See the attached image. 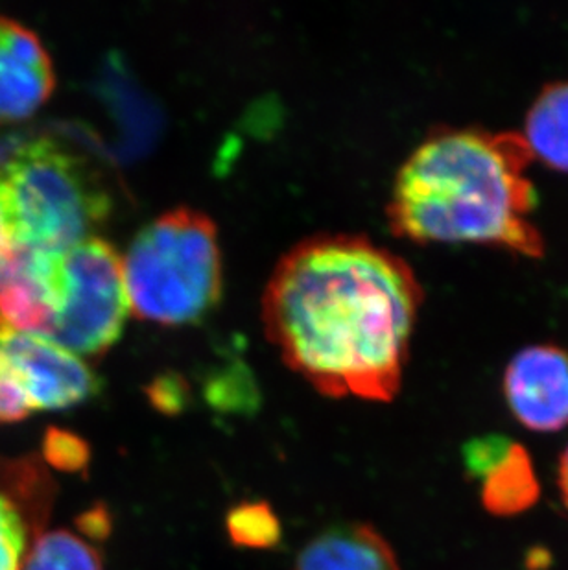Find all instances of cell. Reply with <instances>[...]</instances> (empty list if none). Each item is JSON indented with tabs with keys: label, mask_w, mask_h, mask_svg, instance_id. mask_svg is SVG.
<instances>
[{
	"label": "cell",
	"mask_w": 568,
	"mask_h": 570,
	"mask_svg": "<svg viewBox=\"0 0 568 570\" xmlns=\"http://www.w3.org/2000/svg\"><path fill=\"white\" fill-rule=\"evenodd\" d=\"M423 292L390 249L356 235L306 238L281 258L263 317L284 362L331 397L390 401Z\"/></svg>",
	"instance_id": "cell-1"
},
{
	"label": "cell",
	"mask_w": 568,
	"mask_h": 570,
	"mask_svg": "<svg viewBox=\"0 0 568 570\" xmlns=\"http://www.w3.org/2000/svg\"><path fill=\"white\" fill-rule=\"evenodd\" d=\"M531 157L515 131H432L393 181L390 226L418 243L499 244L541 257L545 243L531 220L536 187L526 176Z\"/></svg>",
	"instance_id": "cell-2"
},
{
	"label": "cell",
	"mask_w": 568,
	"mask_h": 570,
	"mask_svg": "<svg viewBox=\"0 0 568 570\" xmlns=\"http://www.w3.org/2000/svg\"><path fill=\"white\" fill-rule=\"evenodd\" d=\"M2 187L17 240L47 254L92 237L114 209L98 168L52 135L6 139Z\"/></svg>",
	"instance_id": "cell-3"
},
{
	"label": "cell",
	"mask_w": 568,
	"mask_h": 570,
	"mask_svg": "<svg viewBox=\"0 0 568 570\" xmlns=\"http://www.w3.org/2000/svg\"><path fill=\"white\" fill-rule=\"evenodd\" d=\"M129 308L159 325L193 323L222 294V254L215 222L177 207L146 224L123 257Z\"/></svg>",
	"instance_id": "cell-4"
},
{
	"label": "cell",
	"mask_w": 568,
	"mask_h": 570,
	"mask_svg": "<svg viewBox=\"0 0 568 570\" xmlns=\"http://www.w3.org/2000/svg\"><path fill=\"white\" fill-rule=\"evenodd\" d=\"M129 299L123 257L100 237L58 255V302L52 342L78 356H100L120 338Z\"/></svg>",
	"instance_id": "cell-5"
},
{
	"label": "cell",
	"mask_w": 568,
	"mask_h": 570,
	"mask_svg": "<svg viewBox=\"0 0 568 570\" xmlns=\"http://www.w3.org/2000/svg\"><path fill=\"white\" fill-rule=\"evenodd\" d=\"M0 347L21 375L33 410H65L97 397L102 379L49 336L0 328Z\"/></svg>",
	"instance_id": "cell-6"
},
{
	"label": "cell",
	"mask_w": 568,
	"mask_h": 570,
	"mask_svg": "<svg viewBox=\"0 0 568 570\" xmlns=\"http://www.w3.org/2000/svg\"><path fill=\"white\" fill-rule=\"evenodd\" d=\"M508 406L520 425L558 432L568 425V353L556 345H530L505 373Z\"/></svg>",
	"instance_id": "cell-7"
},
{
	"label": "cell",
	"mask_w": 568,
	"mask_h": 570,
	"mask_svg": "<svg viewBox=\"0 0 568 570\" xmlns=\"http://www.w3.org/2000/svg\"><path fill=\"white\" fill-rule=\"evenodd\" d=\"M55 86V65L38 33L0 16V125L36 114Z\"/></svg>",
	"instance_id": "cell-8"
},
{
	"label": "cell",
	"mask_w": 568,
	"mask_h": 570,
	"mask_svg": "<svg viewBox=\"0 0 568 570\" xmlns=\"http://www.w3.org/2000/svg\"><path fill=\"white\" fill-rule=\"evenodd\" d=\"M58 255L22 246L0 288V320L6 327L47 336L58 302Z\"/></svg>",
	"instance_id": "cell-9"
},
{
	"label": "cell",
	"mask_w": 568,
	"mask_h": 570,
	"mask_svg": "<svg viewBox=\"0 0 568 570\" xmlns=\"http://www.w3.org/2000/svg\"><path fill=\"white\" fill-rule=\"evenodd\" d=\"M294 570H401L392 544L364 522H342L317 533Z\"/></svg>",
	"instance_id": "cell-10"
},
{
	"label": "cell",
	"mask_w": 568,
	"mask_h": 570,
	"mask_svg": "<svg viewBox=\"0 0 568 570\" xmlns=\"http://www.w3.org/2000/svg\"><path fill=\"white\" fill-rule=\"evenodd\" d=\"M480 482L483 507L494 517L525 513L536 507L541 495L530 452L517 442Z\"/></svg>",
	"instance_id": "cell-11"
},
{
	"label": "cell",
	"mask_w": 568,
	"mask_h": 570,
	"mask_svg": "<svg viewBox=\"0 0 568 570\" xmlns=\"http://www.w3.org/2000/svg\"><path fill=\"white\" fill-rule=\"evenodd\" d=\"M525 139L533 156L568 173V81L539 92L526 115Z\"/></svg>",
	"instance_id": "cell-12"
},
{
	"label": "cell",
	"mask_w": 568,
	"mask_h": 570,
	"mask_svg": "<svg viewBox=\"0 0 568 570\" xmlns=\"http://www.w3.org/2000/svg\"><path fill=\"white\" fill-rule=\"evenodd\" d=\"M0 490L25 510L41 535L56 493L55 480L43 463L36 456L0 458Z\"/></svg>",
	"instance_id": "cell-13"
},
{
	"label": "cell",
	"mask_w": 568,
	"mask_h": 570,
	"mask_svg": "<svg viewBox=\"0 0 568 570\" xmlns=\"http://www.w3.org/2000/svg\"><path fill=\"white\" fill-rule=\"evenodd\" d=\"M21 570H104V567L98 550L86 539L69 530H56L33 539Z\"/></svg>",
	"instance_id": "cell-14"
},
{
	"label": "cell",
	"mask_w": 568,
	"mask_h": 570,
	"mask_svg": "<svg viewBox=\"0 0 568 570\" xmlns=\"http://www.w3.org/2000/svg\"><path fill=\"white\" fill-rule=\"evenodd\" d=\"M231 543L242 549L272 550L283 541V524L268 502H241L227 511Z\"/></svg>",
	"instance_id": "cell-15"
},
{
	"label": "cell",
	"mask_w": 568,
	"mask_h": 570,
	"mask_svg": "<svg viewBox=\"0 0 568 570\" xmlns=\"http://www.w3.org/2000/svg\"><path fill=\"white\" fill-rule=\"evenodd\" d=\"M38 535L25 510L0 490V570H21L28 543Z\"/></svg>",
	"instance_id": "cell-16"
},
{
	"label": "cell",
	"mask_w": 568,
	"mask_h": 570,
	"mask_svg": "<svg viewBox=\"0 0 568 570\" xmlns=\"http://www.w3.org/2000/svg\"><path fill=\"white\" fill-rule=\"evenodd\" d=\"M43 458L45 462L63 473H87L91 463V446L75 432L50 426L45 432Z\"/></svg>",
	"instance_id": "cell-17"
},
{
	"label": "cell",
	"mask_w": 568,
	"mask_h": 570,
	"mask_svg": "<svg viewBox=\"0 0 568 570\" xmlns=\"http://www.w3.org/2000/svg\"><path fill=\"white\" fill-rule=\"evenodd\" d=\"M36 412L21 375L0 347V425L16 423Z\"/></svg>",
	"instance_id": "cell-18"
},
{
	"label": "cell",
	"mask_w": 568,
	"mask_h": 570,
	"mask_svg": "<svg viewBox=\"0 0 568 570\" xmlns=\"http://www.w3.org/2000/svg\"><path fill=\"white\" fill-rule=\"evenodd\" d=\"M513 440L500 436V434H488V436L474 438L466 443L461 456L467 474L474 480H482L497 463L510 451Z\"/></svg>",
	"instance_id": "cell-19"
},
{
	"label": "cell",
	"mask_w": 568,
	"mask_h": 570,
	"mask_svg": "<svg viewBox=\"0 0 568 570\" xmlns=\"http://www.w3.org/2000/svg\"><path fill=\"white\" fill-rule=\"evenodd\" d=\"M6 139L0 140V288L10 277L21 254V243L17 240L16 229L11 224L8 205H6L4 187H2V163H4Z\"/></svg>",
	"instance_id": "cell-20"
},
{
	"label": "cell",
	"mask_w": 568,
	"mask_h": 570,
	"mask_svg": "<svg viewBox=\"0 0 568 570\" xmlns=\"http://www.w3.org/2000/svg\"><path fill=\"white\" fill-rule=\"evenodd\" d=\"M151 404L163 414H177L182 412L187 401V393L182 382L170 377L157 379L148 390Z\"/></svg>",
	"instance_id": "cell-21"
},
{
	"label": "cell",
	"mask_w": 568,
	"mask_h": 570,
	"mask_svg": "<svg viewBox=\"0 0 568 570\" xmlns=\"http://www.w3.org/2000/svg\"><path fill=\"white\" fill-rule=\"evenodd\" d=\"M76 527L86 538L92 539V541H104L114 530V517L104 504H97V507L84 511L76 519Z\"/></svg>",
	"instance_id": "cell-22"
},
{
	"label": "cell",
	"mask_w": 568,
	"mask_h": 570,
	"mask_svg": "<svg viewBox=\"0 0 568 570\" xmlns=\"http://www.w3.org/2000/svg\"><path fill=\"white\" fill-rule=\"evenodd\" d=\"M558 485L565 507L568 508V446L559 458Z\"/></svg>",
	"instance_id": "cell-23"
}]
</instances>
